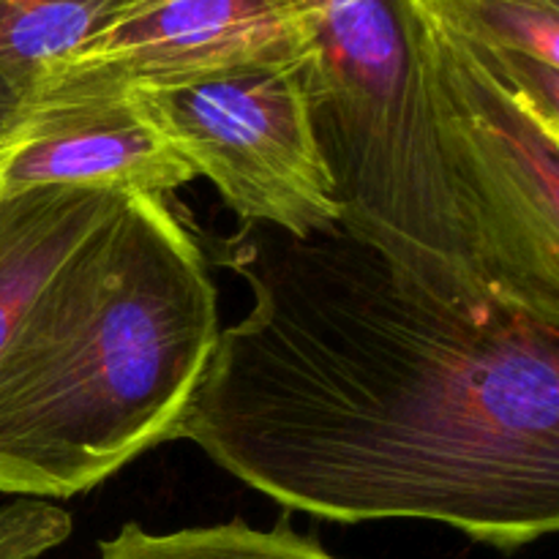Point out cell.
Here are the masks:
<instances>
[{
	"label": "cell",
	"mask_w": 559,
	"mask_h": 559,
	"mask_svg": "<svg viewBox=\"0 0 559 559\" xmlns=\"http://www.w3.org/2000/svg\"><path fill=\"white\" fill-rule=\"evenodd\" d=\"M309 33L306 107L338 227L396 278L459 309L508 304L484 271L453 173L413 0H295Z\"/></svg>",
	"instance_id": "3957f363"
},
{
	"label": "cell",
	"mask_w": 559,
	"mask_h": 559,
	"mask_svg": "<svg viewBox=\"0 0 559 559\" xmlns=\"http://www.w3.org/2000/svg\"><path fill=\"white\" fill-rule=\"evenodd\" d=\"M123 200L87 186L0 191V355L49 278Z\"/></svg>",
	"instance_id": "ba28073f"
},
{
	"label": "cell",
	"mask_w": 559,
	"mask_h": 559,
	"mask_svg": "<svg viewBox=\"0 0 559 559\" xmlns=\"http://www.w3.org/2000/svg\"><path fill=\"white\" fill-rule=\"evenodd\" d=\"M559 134V0H415Z\"/></svg>",
	"instance_id": "9c48e42d"
},
{
	"label": "cell",
	"mask_w": 559,
	"mask_h": 559,
	"mask_svg": "<svg viewBox=\"0 0 559 559\" xmlns=\"http://www.w3.org/2000/svg\"><path fill=\"white\" fill-rule=\"evenodd\" d=\"M194 178L131 91L49 87L0 140V191L87 186L164 197Z\"/></svg>",
	"instance_id": "52a82bcc"
},
{
	"label": "cell",
	"mask_w": 559,
	"mask_h": 559,
	"mask_svg": "<svg viewBox=\"0 0 559 559\" xmlns=\"http://www.w3.org/2000/svg\"><path fill=\"white\" fill-rule=\"evenodd\" d=\"M25 93L20 87L11 85L3 74H0V140L14 129V123L20 120V115L25 112Z\"/></svg>",
	"instance_id": "4fadbf2b"
},
{
	"label": "cell",
	"mask_w": 559,
	"mask_h": 559,
	"mask_svg": "<svg viewBox=\"0 0 559 559\" xmlns=\"http://www.w3.org/2000/svg\"><path fill=\"white\" fill-rule=\"evenodd\" d=\"M306 55L309 33L295 0H126L36 93L167 87L224 71L298 66Z\"/></svg>",
	"instance_id": "8992f818"
},
{
	"label": "cell",
	"mask_w": 559,
	"mask_h": 559,
	"mask_svg": "<svg viewBox=\"0 0 559 559\" xmlns=\"http://www.w3.org/2000/svg\"><path fill=\"white\" fill-rule=\"evenodd\" d=\"M218 333L200 246L126 194L0 355V495L66 500L178 440Z\"/></svg>",
	"instance_id": "7a4b0ae2"
},
{
	"label": "cell",
	"mask_w": 559,
	"mask_h": 559,
	"mask_svg": "<svg viewBox=\"0 0 559 559\" xmlns=\"http://www.w3.org/2000/svg\"><path fill=\"white\" fill-rule=\"evenodd\" d=\"M129 91L197 178L211 180L246 224H271L293 238L338 227L300 63Z\"/></svg>",
	"instance_id": "5b68a950"
},
{
	"label": "cell",
	"mask_w": 559,
	"mask_h": 559,
	"mask_svg": "<svg viewBox=\"0 0 559 559\" xmlns=\"http://www.w3.org/2000/svg\"><path fill=\"white\" fill-rule=\"evenodd\" d=\"M71 535V516L44 500L0 508V559H36Z\"/></svg>",
	"instance_id": "7c38bea8"
},
{
	"label": "cell",
	"mask_w": 559,
	"mask_h": 559,
	"mask_svg": "<svg viewBox=\"0 0 559 559\" xmlns=\"http://www.w3.org/2000/svg\"><path fill=\"white\" fill-rule=\"evenodd\" d=\"M254 306L218 333L178 440L289 511L420 519L502 551L559 527V322L459 309L342 227L233 254Z\"/></svg>",
	"instance_id": "6da1fadb"
},
{
	"label": "cell",
	"mask_w": 559,
	"mask_h": 559,
	"mask_svg": "<svg viewBox=\"0 0 559 559\" xmlns=\"http://www.w3.org/2000/svg\"><path fill=\"white\" fill-rule=\"evenodd\" d=\"M415 11L489 287L500 300L559 322V134L418 3Z\"/></svg>",
	"instance_id": "277c9868"
},
{
	"label": "cell",
	"mask_w": 559,
	"mask_h": 559,
	"mask_svg": "<svg viewBox=\"0 0 559 559\" xmlns=\"http://www.w3.org/2000/svg\"><path fill=\"white\" fill-rule=\"evenodd\" d=\"M96 559H338L317 540L295 533L287 522L271 530L222 522L175 533H147L140 524H123L112 538L98 544Z\"/></svg>",
	"instance_id": "8fae6325"
},
{
	"label": "cell",
	"mask_w": 559,
	"mask_h": 559,
	"mask_svg": "<svg viewBox=\"0 0 559 559\" xmlns=\"http://www.w3.org/2000/svg\"><path fill=\"white\" fill-rule=\"evenodd\" d=\"M126 0H0V74L31 98Z\"/></svg>",
	"instance_id": "30bf717a"
}]
</instances>
